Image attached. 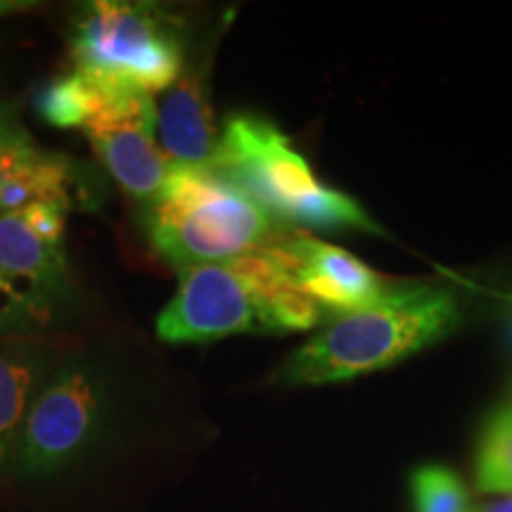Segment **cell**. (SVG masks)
Listing matches in <instances>:
<instances>
[{"label":"cell","mask_w":512,"mask_h":512,"mask_svg":"<svg viewBox=\"0 0 512 512\" xmlns=\"http://www.w3.org/2000/svg\"><path fill=\"white\" fill-rule=\"evenodd\" d=\"M17 121L12 119V114H10V110L5 105H0V143H3V138L8 136L10 133V128L15 126Z\"/></svg>","instance_id":"cell-19"},{"label":"cell","mask_w":512,"mask_h":512,"mask_svg":"<svg viewBox=\"0 0 512 512\" xmlns=\"http://www.w3.org/2000/svg\"><path fill=\"white\" fill-rule=\"evenodd\" d=\"M323 320L325 313L287 283L261 247L240 259L178 271L176 294L157 316V335L171 344H204L302 332Z\"/></svg>","instance_id":"cell-2"},{"label":"cell","mask_w":512,"mask_h":512,"mask_svg":"<svg viewBox=\"0 0 512 512\" xmlns=\"http://www.w3.org/2000/svg\"><path fill=\"white\" fill-rule=\"evenodd\" d=\"M460 320L453 292L432 285H399L366 309L332 318L287 356L278 368V380L290 387H313L375 373L441 342Z\"/></svg>","instance_id":"cell-1"},{"label":"cell","mask_w":512,"mask_h":512,"mask_svg":"<svg viewBox=\"0 0 512 512\" xmlns=\"http://www.w3.org/2000/svg\"><path fill=\"white\" fill-rule=\"evenodd\" d=\"M79 131L124 195L140 204L155 200L174 169L157 140L155 95L107 91L95 83L91 112Z\"/></svg>","instance_id":"cell-7"},{"label":"cell","mask_w":512,"mask_h":512,"mask_svg":"<svg viewBox=\"0 0 512 512\" xmlns=\"http://www.w3.org/2000/svg\"><path fill=\"white\" fill-rule=\"evenodd\" d=\"M34 5L36 3H31V0H0V19L17 15V12H27Z\"/></svg>","instance_id":"cell-18"},{"label":"cell","mask_w":512,"mask_h":512,"mask_svg":"<svg viewBox=\"0 0 512 512\" xmlns=\"http://www.w3.org/2000/svg\"><path fill=\"white\" fill-rule=\"evenodd\" d=\"M95 83L79 72L50 81L36 95V112L46 124L55 128H81L91 112Z\"/></svg>","instance_id":"cell-14"},{"label":"cell","mask_w":512,"mask_h":512,"mask_svg":"<svg viewBox=\"0 0 512 512\" xmlns=\"http://www.w3.org/2000/svg\"><path fill=\"white\" fill-rule=\"evenodd\" d=\"M64 228L67 211L53 204H29L0 214V271L57 311L74 292Z\"/></svg>","instance_id":"cell-9"},{"label":"cell","mask_w":512,"mask_h":512,"mask_svg":"<svg viewBox=\"0 0 512 512\" xmlns=\"http://www.w3.org/2000/svg\"><path fill=\"white\" fill-rule=\"evenodd\" d=\"M264 252L287 283L316 304L325 318L366 309L394 290L347 249L313 238L304 230H283Z\"/></svg>","instance_id":"cell-8"},{"label":"cell","mask_w":512,"mask_h":512,"mask_svg":"<svg viewBox=\"0 0 512 512\" xmlns=\"http://www.w3.org/2000/svg\"><path fill=\"white\" fill-rule=\"evenodd\" d=\"M472 512H512V494H501L489 498V501L479 503L477 508H472Z\"/></svg>","instance_id":"cell-17"},{"label":"cell","mask_w":512,"mask_h":512,"mask_svg":"<svg viewBox=\"0 0 512 512\" xmlns=\"http://www.w3.org/2000/svg\"><path fill=\"white\" fill-rule=\"evenodd\" d=\"M55 313L53 304L0 271V337H36Z\"/></svg>","instance_id":"cell-15"},{"label":"cell","mask_w":512,"mask_h":512,"mask_svg":"<svg viewBox=\"0 0 512 512\" xmlns=\"http://www.w3.org/2000/svg\"><path fill=\"white\" fill-rule=\"evenodd\" d=\"M29 204H53L67 214L93 209L95 178L76 159L38 147L15 124L0 143V214Z\"/></svg>","instance_id":"cell-10"},{"label":"cell","mask_w":512,"mask_h":512,"mask_svg":"<svg viewBox=\"0 0 512 512\" xmlns=\"http://www.w3.org/2000/svg\"><path fill=\"white\" fill-rule=\"evenodd\" d=\"M415 512H472L470 494L456 472L444 465H422L411 475Z\"/></svg>","instance_id":"cell-16"},{"label":"cell","mask_w":512,"mask_h":512,"mask_svg":"<svg viewBox=\"0 0 512 512\" xmlns=\"http://www.w3.org/2000/svg\"><path fill=\"white\" fill-rule=\"evenodd\" d=\"M505 342H508V347L512 351V302L508 309V318H505Z\"/></svg>","instance_id":"cell-20"},{"label":"cell","mask_w":512,"mask_h":512,"mask_svg":"<svg viewBox=\"0 0 512 512\" xmlns=\"http://www.w3.org/2000/svg\"><path fill=\"white\" fill-rule=\"evenodd\" d=\"M477 484L484 494H512V401L486 422L477 453Z\"/></svg>","instance_id":"cell-13"},{"label":"cell","mask_w":512,"mask_h":512,"mask_svg":"<svg viewBox=\"0 0 512 512\" xmlns=\"http://www.w3.org/2000/svg\"><path fill=\"white\" fill-rule=\"evenodd\" d=\"M207 62H185L176 83L157 98V140L174 164L204 166L219 147L209 102Z\"/></svg>","instance_id":"cell-11"},{"label":"cell","mask_w":512,"mask_h":512,"mask_svg":"<svg viewBox=\"0 0 512 512\" xmlns=\"http://www.w3.org/2000/svg\"><path fill=\"white\" fill-rule=\"evenodd\" d=\"M510 401H512V387H510Z\"/></svg>","instance_id":"cell-21"},{"label":"cell","mask_w":512,"mask_h":512,"mask_svg":"<svg viewBox=\"0 0 512 512\" xmlns=\"http://www.w3.org/2000/svg\"><path fill=\"white\" fill-rule=\"evenodd\" d=\"M112 373L93 354L60 358L19 430L12 475L53 477L79 463L98 444L117 396Z\"/></svg>","instance_id":"cell-6"},{"label":"cell","mask_w":512,"mask_h":512,"mask_svg":"<svg viewBox=\"0 0 512 512\" xmlns=\"http://www.w3.org/2000/svg\"><path fill=\"white\" fill-rule=\"evenodd\" d=\"M74 72L119 93L162 95L185 67L183 24L145 0H93L81 5L69 41Z\"/></svg>","instance_id":"cell-5"},{"label":"cell","mask_w":512,"mask_h":512,"mask_svg":"<svg viewBox=\"0 0 512 512\" xmlns=\"http://www.w3.org/2000/svg\"><path fill=\"white\" fill-rule=\"evenodd\" d=\"M209 166L238 183L283 228L384 233L354 197L320 183L302 152L266 117H230Z\"/></svg>","instance_id":"cell-4"},{"label":"cell","mask_w":512,"mask_h":512,"mask_svg":"<svg viewBox=\"0 0 512 512\" xmlns=\"http://www.w3.org/2000/svg\"><path fill=\"white\" fill-rule=\"evenodd\" d=\"M60 356L36 337H0V479L10 472L19 430Z\"/></svg>","instance_id":"cell-12"},{"label":"cell","mask_w":512,"mask_h":512,"mask_svg":"<svg viewBox=\"0 0 512 512\" xmlns=\"http://www.w3.org/2000/svg\"><path fill=\"white\" fill-rule=\"evenodd\" d=\"M140 219L152 249L176 271L259 252L287 230L209 164H174Z\"/></svg>","instance_id":"cell-3"}]
</instances>
